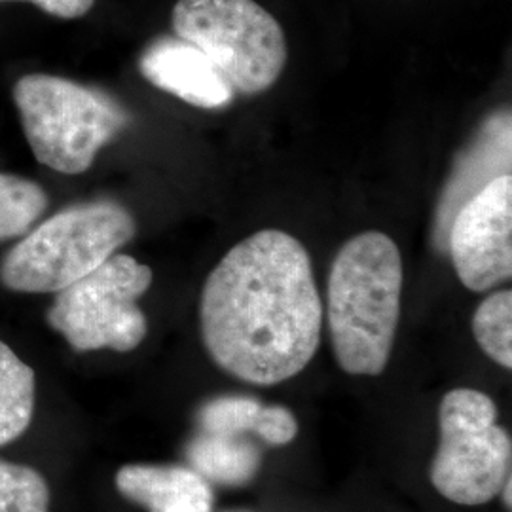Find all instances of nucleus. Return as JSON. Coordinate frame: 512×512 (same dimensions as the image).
<instances>
[{
	"label": "nucleus",
	"instance_id": "f257e3e1",
	"mask_svg": "<svg viewBox=\"0 0 512 512\" xmlns=\"http://www.w3.org/2000/svg\"><path fill=\"white\" fill-rule=\"evenodd\" d=\"M323 306L308 249L281 230L239 241L207 277L200 300L203 346L241 382L298 376L321 342Z\"/></svg>",
	"mask_w": 512,
	"mask_h": 512
},
{
	"label": "nucleus",
	"instance_id": "f03ea898",
	"mask_svg": "<svg viewBox=\"0 0 512 512\" xmlns=\"http://www.w3.org/2000/svg\"><path fill=\"white\" fill-rule=\"evenodd\" d=\"M403 256L384 232L348 239L332 262L327 319L334 357L351 376H378L401 319Z\"/></svg>",
	"mask_w": 512,
	"mask_h": 512
},
{
	"label": "nucleus",
	"instance_id": "7ed1b4c3",
	"mask_svg": "<svg viewBox=\"0 0 512 512\" xmlns=\"http://www.w3.org/2000/svg\"><path fill=\"white\" fill-rule=\"evenodd\" d=\"M137 234V222L116 202L67 207L27 232L0 260V283L25 294L59 293L92 274Z\"/></svg>",
	"mask_w": 512,
	"mask_h": 512
},
{
	"label": "nucleus",
	"instance_id": "20e7f679",
	"mask_svg": "<svg viewBox=\"0 0 512 512\" xmlns=\"http://www.w3.org/2000/svg\"><path fill=\"white\" fill-rule=\"evenodd\" d=\"M14 103L38 164L63 175L86 173L131 124L129 110L109 93L54 74L21 76Z\"/></svg>",
	"mask_w": 512,
	"mask_h": 512
},
{
	"label": "nucleus",
	"instance_id": "39448f33",
	"mask_svg": "<svg viewBox=\"0 0 512 512\" xmlns=\"http://www.w3.org/2000/svg\"><path fill=\"white\" fill-rule=\"evenodd\" d=\"M171 25L243 95L268 92L289 59L283 27L255 0H179Z\"/></svg>",
	"mask_w": 512,
	"mask_h": 512
},
{
	"label": "nucleus",
	"instance_id": "423d86ee",
	"mask_svg": "<svg viewBox=\"0 0 512 512\" xmlns=\"http://www.w3.org/2000/svg\"><path fill=\"white\" fill-rule=\"evenodd\" d=\"M440 444L431 484L452 503L476 507L492 501L511 478L512 440L497 425V406L476 389L450 391L439 410Z\"/></svg>",
	"mask_w": 512,
	"mask_h": 512
},
{
	"label": "nucleus",
	"instance_id": "0eeeda50",
	"mask_svg": "<svg viewBox=\"0 0 512 512\" xmlns=\"http://www.w3.org/2000/svg\"><path fill=\"white\" fill-rule=\"evenodd\" d=\"M147 264L129 255L107 262L65 287L46 313L48 325L78 351L112 349L128 353L141 346L148 332L139 298L152 285Z\"/></svg>",
	"mask_w": 512,
	"mask_h": 512
},
{
	"label": "nucleus",
	"instance_id": "6e6552de",
	"mask_svg": "<svg viewBox=\"0 0 512 512\" xmlns=\"http://www.w3.org/2000/svg\"><path fill=\"white\" fill-rule=\"evenodd\" d=\"M448 249L459 281L486 293L512 275V177L499 175L461 205Z\"/></svg>",
	"mask_w": 512,
	"mask_h": 512
},
{
	"label": "nucleus",
	"instance_id": "1a4fd4ad",
	"mask_svg": "<svg viewBox=\"0 0 512 512\" xmlns=\"http://www.w3.org/2000/svg\"><path fill=\"white\" fill-rule=\"evenodd\" d=\"M139 71L158 90L198 109H222L234 101V88L211 57L179 37L156 40L141 57Z\"/></svg>",
	"mask_w": 512,
	"mask_h": 512
},
{
	"label": "nucleus",
	"instance_id": "9d476101",
	"mask_svg": "<svg viewBox=\"0 0 512 512\" xmlns=\"http://www.w3.org/2000/svg\"><path fill=\"white\" fill-rule=\"evenodd\" d=\"M116 488L148 512H213L211 484L184 465H124L116 473Z\"/></svg>",
	"mask_w": 512,
	"mask_h": 512
},
{
	"label": "nucleus",
	"instance_id": "9b49d317",
	"mask_svg": "<svg viewBox=\"0 0 512 512\" xmlns=\"http://www.w3.org/2000/svg\"><path fill=\"white\" fill-rule=\"evenodd\" d=\"M188 467L209 484L245 486L260 471L262 456L245 437L202 433L186 444Z\"/></svg>",
	"mask_w": 512,
	"mask_h": 512
},
{
	"label": "nucleus",
	"instance_id": "f8f14e48",
	"mask_svg": "<svg viewBox=\"0 0 512 512\" xmlns=\"http://www.w3.org/2000/svg\"><path fill=\"white\" fill-rule=\"evenodd\" d=\"M35 395L33 368L0 340V448L29 429L35 416Z\"/></svg>",
	"mask_w": 512,
	"mask_h": 512
},
{
	"label": "nucleus",
	"instance_id": "ddd939ff",
	"mask_svg": "<svg viewBox=\"0 0 512 512\" xmlns=\"http://www.w3.org/2000/svg\"><path fill=\"white\" fill-rule=\"evenodd\" d=\"M48 209L40 184L0 171V241L25 236Z\"/></svg>",
	"mask_w": 512,
	"mask_h": 512
},
{
	"label": "nucleus",
	"instance_id": "4468645a",
	"mask_svg": "<svg viewBox=\"0 0 512 512\" xmlns=\"http://www.w3.org/2000/svg\"><path fill=\"white\" fill-rule=\"evenodd\" d=\"M473 334L497 365L512 368V293L497 291L480 302L473 315Z\"/></svg>",
	"mask_w": 512,
	"mask_h": 512
},
{
	"label": "nucleus",
	"instance_id": "2eb2a0df",
	"mask_svg": "<svg viewBox=\"0 0 512 512\" xmlns=\"http://www.w3.org/2000/svg\"><path fill=\"white\" fill-rule=\"evenodd\" d=\"M0 512H50V486L37 469L0 459Z\"/></svg>",
	"mask_w": 512,
	"mask_h": 512
},
{
	"label": "nucleus",
	"instance_id": "dca6fc26",
	"mask_svg": "<svg viewBox=\"0 0 512 512\" xmlns=\"http://www.w3.org/2000/svg\"><path fill=\"white\" fill-rule=\"evenodd\" d=\"M264 404L251 397H217L203 404L198 412V425L202 433L245 437L258 431Z\"/></svg>",
	"mask_w": 512,
	"mask_h": 512
},
{
	"label": "nucleus",
	"instance_id": "f3484780",
	"mask_svg": "<svg viewBox=\"0 0 512 512\" xmlns=\"http://www.w3.org/2000/svg\"><path fill=\"white\" fill-rule=\"evenodd\" d=\"M298 433V421L293 412L285 406H266L262 408V416L258 423L256 437L272 444V446H285L293 442Z\"/></svg>",
	"mask_w": 512,
	"mask_h": 512
},
{
	"label": "nucleus",
	"instance_id": "a211bd4d",
	"mask_svg": "<svg viewBox=\"0 0 512 512\" xmlns=\"http://www.w3.org/2000/svg\"><path fill=\"white\" fill-rule=\"evenodd\" d=\"M0 2H25L57 19L84 18L95 4V0H0Z\"/></svg>",
	"mask_w": 512,
	"mask_h": 512
},
{
	"label": "nucleus",
	"instance_id": "6ab92c4d",
	"mask_svg": "<svg viewBox=\"0 0 512 512\" xmlns=\"http://www.w3.org/2000/svg\"><path fill=\"white\" fill-rule=\"evenodd\" d=\"M511 488H512V478H507V482H505V486L501 488V499H503V503L507 505V509H511L512 499H511Z\"/></svg>",
	"mask_w": 512,
	"mask_h": 512
},
{
	"label": "nucleus",
	"instance_id": "aec40b11",
	"mask_svg": "<svg viewBox=\"0 0 512 512\" xmlns=\"http://www.w3.org/2000/svg\"><path fill=\"white\" fill-rule=\"evenodd\" d=\"M234 512H245V511H234Z\"/></svg>",
	"mask_w": 512,
	"mask_h": 512
}]
</instances>
